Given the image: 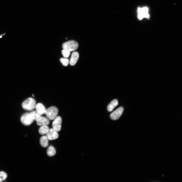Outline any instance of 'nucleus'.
Segmentation results:
<instances>
[{"label":"nucleus","instance_id":"obj_1","mask_svg":"<svg viewBox=\"0 0 182 182\" xmlns=\"http://www.w3.org/2000/svg\"><path fill=\"white\" fill-rule=\"evenodd\" d=\"M36 105L35 100L32 98H29L24 101L22 104V108L28 110H32L35 108Z\"/></svg>","mask_w":182,"mask_h":182},{"label":"nucleus","instance_id":"obj_2","mask_svg":"<svg viewBox=\"0 0 182 182\" xmlns=\"http://www.w3.org/2000/svg\"><path fill=\"white\" fill-rule=\"evenodd\" d=\"M58 110L57 107L54 106L51 107L46 109L45 114L49 120H54L57 116Z\"/></svg>","mask_w":182,"mask_h":182},{"label":"nucleus","instance_id":"obj_3","mask_svg":"<svg viewBox=\"0 0 182 182\" xmlns=\"http://www.w3.org/2000/svg\"><path fill=\"white\" fill-rule=\"evenodd\" d=\"M63 49L69 51H72L77 50L78 47V44L76 41L71 40L65 42L62 45Z\"/></svg>","mask_w":182,"mask_h":182},{"label":"nucleus","instance_id":"obj_4","mask_svg":"<svg viewBox=\"0 0 182 182\" xmlns=\"http://www.w3.org/2000/svg\"><path fill=\"white\" fill-rule=\"evenodd\" d=\"M148 9L146 7L139 8L138 9V17L140 20L144 18H149V15L148 13Z\"/></svg>","mask_w":182,"mask_h":182},{"label":"nucleus","instance_id":"obj_5","mask_svg":"<svg viewBox=\"0 0 182 182\" xmlns=\"http://www.w3.org/2000/svg\"><path fill=\"white\" fill-rule=\"evenodd\" d=\"M20 120L22 123L26 126L30 125L34 121L31 117L30 113L29 112L24 114L21 117Z\"/></svg>","mask_w":182,"mask_h":182},{"label":"nucleus","instance_id":"obj_6","mask_svg":"<svg viewBox=\"0 0 182 182\" xmlns=\"http://www.w3.org/2000/svg\"><path fill=\"white\" fill-rule=\"evenodd\" d=\"M54 120L52 124L53 128L57 132L59 131L61 129L62 118L60 116H58Z\"/></svg>","mask_w":182,"mask_h":182},{"label":"nucleus","instance_id":"obj_7","mask_svg":"<svg viewBox=\"0 0 182 182\" xmlns=\"http://www.w3.org/2000/svg\"><path fill=\"white\" fill-rule=\"evenodd\" d=\"M123 110L124 108L123 107H119L111 114L110 115L111 118L114 120L118 119L122 115Z\"/></svg>","mask_w":182,"mask_h":182},{"label":"nucleus","instance_id":"obj_8","mask_svg":"<svg viewBox=\"0 0 182 182\" xmlns=\"http://www.w3.org/2000/svg\"><path fill=\"white\" fill-rule=\"evenodd\" d=\"M49 140H53L57 139L59 135L56 130L53 128L49 129L48 132L46 134V136Z\"/></svg>","mask_w":182,"mask_h":182},{"label":"nucleus","instance_id":"obj_9","mask_svg":"<svg viewBox=\"0 0 182 182\" xmlns=\"http://www.w3.org/2000/svg\"><path fill=\"white\" fill-rule=\"evenodd\" d=\"M79 57V55L78 52L75 51L72 53L70 61V65L74 66L75 65Z\"/></svg>","mask_w":182,"mask_h":182},{"label":"nucleus","instance_id":"obj_10","mask_svg":"<svg viewBox=\"0 0 182 182\" xmlns=\"http://www.w3.org/2000/svg\"><path fill=\"white\" fill-rule=\"evenodd\" d=\"M36 121L37 124L40 126L47 125L50 123V120L47 117L42 116L40 118Z\"/></svg>","mask_w":182,"mask_h":182},{"label":"nucleus","instance_id":"obj_11","mask_svg":"<svg viewBox=\"0 0 182 182\" xmlns=\"http://www.w3.org/2000/svg\"><path fill=\"white\" fill-rule=\"evenodd\" d=\"M35 108L36 110L39 114L42 115L45 114L46 109L44 105L41 103L36 105Z\"/></svg>","mask_w":182,"mask_h":182},{"label":"nucleus","instance_id":"obj_12","mask_svg":"<svg viewBox=\"0 0 182 182\" xmlns=\"http://www.w3.org/2000/svg\"><path fill=\"white\" fill-rule=\"evenodd\" d=\"M48 139L46 136H41L40 139V142L41 146L44 148L47 147L49 144Z\"/></svg>","mask_w":182,"mask_h":182},{"label":"nucleus","instance_id":"obj_13","mask_svg":"<svg viewBox=\"0 0 182 182\" xmlns=\"http://www.w3.org/2000/svg\"><path fill=\"white\" fill-rule=\"evenodd\" d=\"M118 102L117 99H114L112 100L108 105L107 109L108 111H112L114 108L118 104Z\"/></svg>","mask_w":182,"mask_h":182},{"label":"nucleus","instance_id":"obj_14","mask_svg":"<svg viewBox=\"0 0 182 182\" xmlns=\"http://www.w3.org/2000/svg\"><path fill=\"white\" fill-rule=\"evenodd\" d=\"M30 115L33 120L37 121L40 118L42 117V115L36 111H33L30 113Z\"/></svg>","mask_w":182,"mask_h":182},{"label":"nucleus","instance_id":"obj_15","mask_svg":"<svg viewBox=\"0 0 182 182\" xmlns=\"http://www.w3.org/2000/svg\"><path fill=\"white\" fill-rule=\"evenodd\" d=\"M56 152L55 148L53 146H50L48 148L47 154L49 156H52L54 155L56 153Z\"/></svg>","mask_w":182,"mask_h":182},{"label":"nucleus","instance_id":"obj_16","mask_svg":"<svg viewBox=\"0 0 182 182\" xmlns=\"http://www.w3.org/2000/svg\"><path fill=\"white\" fill-rule=\"evenodd\" d=\"M49 129V127L47 125L42 126L39 128V132L40 134L44 135L48 132Z\"/></svg>","mask_w":182,"mask_h":182},{"label":"nucleus","instance_id":"obj_17","mask_svg":"<svg viewBox=\"0 0 182 182\" xmlns=\"http://www.w3.org/2000/svg\"><path fill=\"white\" fill-rule=\"evenodd\" d=\"M60 61L62 64L64 66H66L70 63V60L66 58H62L60 59Z\"/></svg>","mask_w":182,"mask_h":182},{"label":"nucleus","instance_id":"obj_18","mask_svg":"<svg viewBox=\"0 0 182 182\" xmlns=\"http://www.w3.org/2000/svg\"><path fill=\"white\" fill-rule=\"evenodd\" d=\"M7 177V174L4 171L0 172V182H2L5 180Z\"/></svg>","mask_w":182,"mask_h":182},{"label":"nucleus","instance_id":"obj_19","mask_svg":"<svg viewBox=\"0 0 182 182\" xmlns=\"http://www.w3.org/2000/svg\"><path fill=\"white\" fill-rule=\"evenodd\" d=\"M61 53L63 57L66 58L68 57L70 55V52L65 49L62 50Z\"/></svg>","mask_w":182,"mask_h":182},{"label":"nucleus","instance_id":"obj_20","mask_svg":"<svg viewBox=\"0 0 182 182\" xmlns=\"http://www.w3.org/2000/svg\"><path fill=\"white\" fill-rule=\"evenodd\" d=\"M2 36H0V38H1L2 37Z\"/></svg>","mask_w":182,"mask_h":182}]
</instances>
